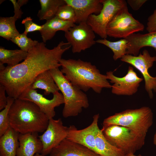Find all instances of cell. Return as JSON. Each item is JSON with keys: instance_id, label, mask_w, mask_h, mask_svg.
<instances>
[{"instance_id": "1", "label": "cell", "mask_w": 156, "mask_h": 156, "mask_svg": "<svg viewBox=\"0 0 156 156\" xmlns=\"http://www.w3.org/2000/svg\"><path fill=\"white\" fill-rule=\"evenodd\" d=\"M69 45L62 41L49 49L44 42H38L28 52L23 62L14 66H7L0 71V84L5 87L8 96L18 99L40 74L60 66V60L71 47Z\"/></svg>"}, {"instance_id": "2", "label": "cell", "mask_w": 156, "mask_h": 156, "mask_svg": "<svg viewBox=\"0 0 156 156\" xmlns=\"http://www.w3.org/2000/svg\"><path fill=\"white\" fill-rule=\"evenodd\" d=\"M61 71L73 85L82 91L92 89L99 94L104 88H111L106 75L101 74L96 66L90 62L79 59L62 58Z\"/></svg>"}, {"instance_id": "3", "label": "cell", "mask_w": 156, "mask_h": 156, "mask_svg": "<svg viewBox=\"0 0 156 156\" xmlns=\"http://www.w3.org/2000/svg\"><path fill=\"white\" fill-rule=\"evenodd\" d=\"M8 116L10 127L21 134L44 132L49 120L35 103L18 98L12 105Z\"/></svg>"}, {"instance_id": "4", "label": "cell", "mask_w": 156, "mask_h": 156, "mask_svg": "<svg viewBox=\"0 0 156 156\" xmlns=\"http://www.w3.org/2000/svg\"><path fill=\"white\" fill-rule=\"evenodd\" d=\"M50 71L63 97L64 106L62 114L64 117L76 116L81 112L83 108L88 107L89 103L86 94L73 85L59 67Z\"/></svg>"}, {"instance_id": "5", "label": "cell", "mask_w": 156, "mask_h": 156, "mask_svg": "<svg viewBox=\"0 0 156 156\" xmlns=\"http://www.w3.org/2000/svg\"><path fill=\"white\" fill-rule=\"evenodd\" d=\"M153 122V114L149 107L127 109L105 118L103 126L116 125L128 128L146 136Z\"/></svg>"}, {"instance_id": "6", "label": "cell", "mask_w": 156, "mask_h": 156, "mask_svg": "<svg viewBox=\"0 0 156 156\" xmlns=\"http://www.w3.org/2000/svg\"><path fill=\"white\" fill-rule=\"evenodd\" d=\"M105 138L126 155L134 153L144 145L146 137L127 127L116 125L103 126Z\"/></svg>"}, {"instance_id": "7", "label": "cell", "mask_w": 156, "mask_h": 156, "mask_svg": "<svg viewBox=\"0 0 156 156\" xmlns=\"http://www.w3.org/2000/svg\"><path fill=\"white\" fill-rule=\"evenodd\" d=\"M144 25L135 19L128 11L127 4L119 9L108 25L107 36L126 38L136 32L144 30Z\"/></svg>"}, {"instance_id": "8", "label": "cell", "mask_w": 156, "mask_h": 156, "mask_svg": "<svg viewBox=\"0 0 156 156\" xmlns=\"http://www.w3.org/2000/svg\"><path fill=\"white\" fill-rule=\"evenodd\" d=\"M102 3L100 12L90 15L86 22L95 33L102 39H106L108 25L117 11L127 3L124 0H103Z\"/></svg>"}, {"instance_id": "9", "label": "cell", "mask_w": 156, "mask_h": 156, "mask_svg": "<svg viewBox=\"0 0 156 156\" xmlns=\"http://www.w3.org/2000/svg\"><path fill=\"white\" fill-rule=\"evenodd\" d=\"M120 60L131 65L141 73L144 81L145 89L150 98L152 99L153 96V90L156 92V76H151L148 70L156 61V56H151L148 51L144 49L142 54L140 53L137 56L125 54Z\"/></svg>"}, {"instance_id": "10", "label": "cell", "mask_w": 156, "mask_h": 156, "mask_svg": "<svg viewBox=\"0 0 156 156\" xmlns=\"http://www.w3.org/2000/svg\"><path fill=\"white\" fill-rule=\"evenodd\" d=\"M65 37L73 53H79L96 43L95 33L86 22L75 24L65 32Z\"/></svg>"}, {"instance_id": "11", "label": "cell", "mask_w": 156, "mask_h": 156, "mask_svg": "<svg viewBox=\"0 0 156 156\" xmlns=\"http://www.w3.org/2000/svg\"><path fill=\"white\" fill-rule=\"evenodd\" d=\"M106 75L112 85V93L118 95L131 96L138 91L143 79L139 77L133 68L129 66L127 74L122 77L115 76L112 71H107Z\"/></svg>"}, {"instance_id": "12", "label": "cell", "mask_w": 156, "mask_h": 156, "mask_svg": "<svg viewBox=\"0 0 156 156\" xmlns=\"http://www.w3.org/2000/svg\"><path fill=\"white\" fill-rule=\"evenodd\" d=\"M68 129L63 125L60 118L49 119L47 129L39 136L43 145L41 154L44 156L49 154L53 148L66 138Z\"/></svg>"}, {"instance_id": "13", "label": "cell", "mask_w": 156, "mask_h": 156, "mask_svg": "<svg viewBox=\"0 0 156 156\" xmlns=\"http://www.w3.org/2000/svg\"><path fill=\"white\" fill-rule=\"evenodd\" d=\"M53 94L52 99H49L38 93L36 90L32 89L29 87L20 96L18 99L34 103L50 119L53 118L55 116V108L64 104V98L62 93L57 92Z\"/></svg>"}, {"instance_id": "14", "label": "cell", "mask_w": 156, "mask_h": 156, "mask_svg": "<svg viewBox=\"0 0 156 156\" xmlns=\"http://www.w3.org/2000/svg\"><path fill=\"white\" fill-rule=\"evenodd\" d=\"M99 118V114L94 115L91 124L82 129L78 130L74 125H70L68 127L66 138L83 145L95 152V137L99 129L98 125Z\"/></svg>"}, {"instance_id": "15", "label": "cell", "mask_w": 156, "mask_h": 156, "mask_svg": "<svg viewBox=\"0 0 156 156\" xmlns=\"http://www.w3.org/2000/svg\"><path fill=\"white\" fill-rule=\"evenodd\" d=\"M75 12L76 23L86 22L91 14H98L103 7V0H64Z\"/></svg>"}, {"instance_id": "16", "label": "cell", "mask_w": 156, "mask_h": 156, "mask_svg": "<svg viewBox=\"0 0 156 156\" xmlns=\"http://www.w3.org/2000/svg\"><path fill=\"white\" fill-rule=\"evenodd\" d=\"M49 156H101L87 147L66 138L53 148Z\"/></svg>"}, {"instance_id": "17", "label": "cell", "mask_w": 156, "mask_h": 156, "mask_svg": "<svg viewBox=\"0 0 156 156\" xmlns=\"http://www.w3.org/2000/svg\"><path fill=\"white\" fill-rule=\"evenodd\" d=\"M125 39L128 41L127 54L137 56L140 49L146 47L153 48L156 51V31L145 34L134 33Z\"/></svg>"}, {"instance_id": "18", "label": "cell", "mask_w": 156, "mask_h": 156, "mask_svg": "<svg viewBox=\"0 0 156 156\" xmlns=\"http://www.w3.org/2000/svg\"><path fill=\"white\" fill-rule=\"evenodd\" d=\"M18 140L16 156H34L36 153L41 154L43 145L38 133H19Z\"/></svg>"}, {"instance_id": "19", "label": "cell", "mask_w": 156, "mask_h": 156, "mask_svg": "<svg viewBox=\"0 0 156 156\" xmlns=\"http://www.w3.org/2000/svg\"><path fill=\"white\" fill-rule=\"evenodd\" d=\"M19 133L11 127L0 138V156H16Z\"/></svg>"}, {"instance_id": "20", "label": "cell", "mask_w": 156, "mask_h": 156, "mask_svg": "<svg viewBox=\"0 0 156 156\" xmlns=\"http://www.w3.org/2000/svg\"><path fill=\"white\" fill-rule=\"evenodd\" d=\"M75 23L68 21L61 20L56 16L46 21L42 25V30L40 31L43 42L51 39L56 32L59 31L66 32Z\"/></svg>"}, {"instance_id": "21", "label": "cell", "mask_w": 156, "mask_h": 156, "mask_svg": "<svg viewBox=\"0 0 156 156\" xmlns=\"http://www.w3.org/2000/svg\"><path fill=\"white\" fill-rule=\"evenodd\" d=\"M30 87L36 90L40 89L44 90V94L48 95L53 94L59 90L49 70L40 74L35 78Z\"/></svg>"}, {"instance_id": "22", "label": "cell", "mask_w": 156, "mask_h": 156, "mask_svg": "<svg viewBox=\"0 0 156 156\" xmlns=\"http://www.w3.org/2000/svg\"><path fill=\"white\" fill-rule=\"evenodd\" d=\"M95 141V152L101 156H126L122 150L111 144L105 138L101 129L98 130Z\"/></svg>"}, {"instance_id": "23", "label": "cell", "mask_w": 156, "mask_h": 156, "mask_svg": "<svg viewBox=\"0 0 156 156\" xmlns=\"http://www.w3.org/2000/svg\"><path fill=\"white\" fill-rule=\"evenodd\" d=\"M41 9L37 16L40 20L47 21L54 17L60 6L66 4L64 0H40Z\"/></svg>"}, {"instance_id": "24", "label": "cell", "mask_w": 156, "mask_h": 156, "mask_svg": "<svg viewBox=\"0 0 156 156\" xmlns=\"http://www.w3.org/2000/svg\"><path fill=\"white\" fill-rule=\"evenodd\" d=\"M28 52L20 49L8 50L1 47L0 64H6L8 66H13L27 57Z\"/></svg>"}, {"instance_id": "25", "label": "cell", "mask_w": 156, "mask_h": 156, "mask_svg": "<svg viewBox=\"0 0 156 156\" xmlns=\"http://www.w3.org/2000/svg\"><path fill=\"white\" fill-rule=\"evenodd\" d=\"M18 19L14 16L0 17V36L8 40H10L19 34L15 26Z\"/></svg>"}, {"instance_id": "26", "label": "cell", "mask_w": 156, "mask_h": 156, "mask_svg": "<svg viewBox=\"0 0 156 156\" xmlns=\"http://www.w3.org/2000/svg\"><path fill=\"white\" fill-rule=\"evenodd\" d=\"M96 43L103 44L109 48L113 53V58L116 61L127 54L128 41L125 38L115 42L110 41L106 39H98Z\"/></svg>"}, {"instance_id": "27", "label": "cell", "mask_w": 156, "mask_h": 156, "mask_svg": "<svg viewBox=\"0 0 156 156\" xmlns=\"http://www.w3.org/2000/svg\"><path fill=\"white\" fill-rule=\"evenodd\" d=\"M15 99L8 96L7 105L0 112V137L10 127L8 114L10 107Z\"/></svg>"}, {"instance_id": "28", "label": "cell", "mask_w": 156, "mask_h": 156, "mask_svg": "<svg viewBox=\"0 0 156 156\" xmlns=\"http://www.w3.org/2000/svg\"><path fill=\"white\" fill-rule=\"evenodd\" d=\"M10 40L17 45L20 49L28 52L39 42L28 37L27 35L24 32L19 34L12 39Z\"/></svg>"}, {"instance_id": "29", "label": "cell", "mask_w": 156, "mask_h": 156, "mask_svg": "<svg viewBox=\"0 0 156 156\" xmlns=\"http://www.w3.org/2000/svg\"><path fill=\"white\" fill-rule=\"evenodd\" d=\"M55 16L64 21L76 23V18L74 10L70 5L66 4L60 7Z\"/></svg>"}, {"instance_id": "30", "label": "cell", "mask_w": 156, "mask_h": 156, "mask_svg": "<svg viewBox=\"0 0 156 156\" xmlns=\"http://www.w3.org/2000/svg\"><path fill=\"white\" fill-rule=\"evenodd\" d=\"M22 23L25 26V30L24 32L26 34L30 32L36 31H41L42 27V25H39L32 21V19L30 17H27L23 19Z\"/></svg>"}, {"instance_id": "31", "label": "cell", "mask_w": 156, "mask_h": 156, "mask_svg": "<svg viewBox=\"0 0 156 156\" xmlns=\"http://www.w3.org/2000/svg\"><path fill=\"white\" fill-rule=\"evenodd\" d=\"M12 3L14 9V15L17 19L21 18L23 12L21 9V7L26 4L28 0H18L17 2L16 0H10Z\"/></svg>"}, {"instance_id": "32", "label": "cell", "mask_w": 156, "mask_h": 156, "mask_svg": "<svg viewBox=\"0 0 156 156\" xmlns=\"http://www.w3.org/2000/svg\"><path fill=\"white\" fill-rule=\"evenodd\" d=\"M147 20L146 29L148 33L156 31V8Z\"/></svg>"}, {"instance_id": "33", "label": "cell", "mask_w": 156, "mask_h": 156, "mask_svg": "<svg viewBox=\"0 0 156 156\" xmlns=\"http://www.w3.org/2000/svg\"><path fill=\"white\" fill-rule=\"evenodd\" d=\"M6 92L5 87L0 84V110L3 109L7 103V97L5 96Z\"/></svg>"}, {"instance_id": "34", "label": "cell", "mask_w": 156, "mask_h": 156, "mask_svg": "<svg viewBox=\"0 0 156 156\" xmlns=\"http://www.w3.org/2000/svg\"><path fill=\"white\" fill-rule=\"evenodd\" d=\"M147 1V0H127V2L133 10L137 11Z\"/></svg>"}, {"instance_id": "35", "label": "cell", "mask_w": 156, "mask_h": 156, "mask_svg": "<svg viewBox=\"0 0 156 156\" xmlns=\"http://www.w3.org/2000/svg\"><path fill=\"white\" fill-rule=\"evenodd\" d=\"M153 143L156 146V131L154 136L153 139Z\"/></svg>"}, {"instance_id": "36", "label": "cell", "mask_w": 156, "mask_h": 156, "mask_svg": "<svg viewBox=\"0 0 156 156\" xmlns=\"http://www.w3.org/2000/svg\"><path fill=\"white\" fill-rule=\"evenodd\" d=\"M126 156H142L141 155L139 154L138 155H135L134 153H130L126 155Z\"/></svg>"}, {"instance_id": "37", "label": "cell", "mask_w": 156, "mask_h": 156, "mask_svg": "<svg viewBox=\"0 0 156 156\" xmlns=\"http://www.w3.org/2000/svg\"><path fill=\"white\" fill-rule=\"evenodd\" d=\"M34 156H44L42 155L41 154L37 153Z\"/></svg>"}]
</instances>
